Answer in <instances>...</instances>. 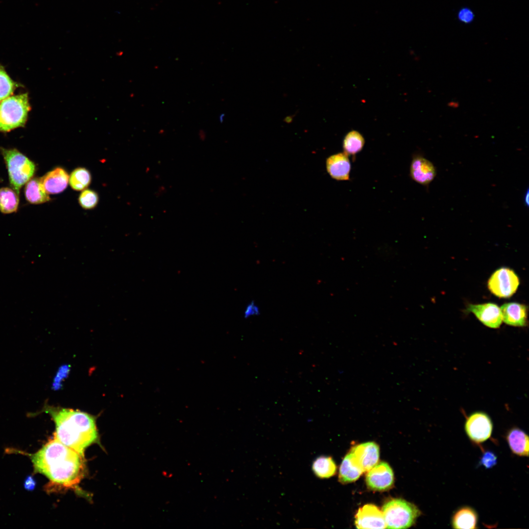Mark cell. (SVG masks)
Segmentation results:
<instances>
[{"mask_svg":"<svg viewBox=\"0 0 529 529\" xmlns=\"http://www.w3.org/2000/svg\"><path fill=\"white\" fill-rule=\"evenodd\" d=\"M364 144V139L359 132L352 130L348 132L343 141L344 153L348 155H354L360 152Z\"/></svg>","mask_w":529,"mask_h":529,"instance_id":"7402d4cb","label":"cell"},{"mask_svg":"<svg viewBox=\"0 0 529 529\" xmlns=\"http://www.w3.org/2000/svg\"><path fill=\"white\" fill-rule=\"evenodd\" d=\"M312 470L319 478H329L336 473L337 466L331 457L320 456L313 461Z\"/></svg>","mask_w":529,"mask_h":529,"instance_id":"ffe728a7","label":"cell"},{"mask_svg":"<svg viewBox=\"0 0 529 529\" xmlns=\"http://www.w3.org/2000/svg\"><path fill=\"white\" fill-rule=\"evenodd\" d=\"M503 321L507 325L524 327L527 323V309L525 305L516 302L504 304L500 308Z\"/></svg>","mask_w":529,"mask_h":529,"instance_id":"9a60e30c","label":"cell"},{"mask_svg":"<svg viewBox=\"0 0 529 529\" xmlns=\"http://www.w3.org/2000/svg\"><path fill=\"white\" fill-rule=\"evenodd\" d=\"M478 516L476 511L469 506L457 509L451 518V526L456 529H477Z\"/></svg>","mask_w":529,"mask_h":529,"instance_id":"e0dca14e","label":"cell"},{"mask_svg":"<svg viewBox=\"0 0 529 529\" xmlns=\"http://www.w3.org/2000/svg\"><path fill=\"white\" fill-rule=\"evenodd\" d=\"M54 421V437L65 446L84 456L87 448L98 441L94 417L79 410L48 407Z\"/></svg>","mask_w":529,"mask_h":529,"instance_id":"7a4b0ae2","label":"cell"},{"mask_svg":"<svg viewBox=\"0 0 529 529\" xmlns=\"http://www.w3.org/2000/svg\"><path fill=\"white\" fill-rule=\"evenodd\" d=\"M464 429L470 440L480 445L491 437L493 424L490 417L486 413L477 411L472 413L467 417Z\"/></svg>","mask_w":529,"mask_h":529,"instance_id":"52a82bcc","label":"cell"},{"mask_svg":"<svg viewBox=\"0 0 529 529\" xmlns=\"http://www.w3.org/2000/svg\"><path fill=\"white\" fill-rule=\"evenodd\" d=\"M6 164L10 185L19 194L21 188L34 175L36 165L16 149L0 148Z\"/></svg>","mask_w":529,"mask_h":529,"instance_id":"3957f363","label":"cell"},{"mask_svg":"<svg viewBox=\"0 0 529 529\" xmlns=\"http://www.w3.org/2000/svg\"><path fill=\"white\" fill-rule=\"evenodd\" d=\"M358 529H385L386 524L382 510L372 504L360 507L355 516Z\"/></svg>","mask_w":529,"mask_h":529,"instance_id":"30bf717a","label":"cell"},{"mask_svg":"<svg viewBox=\"0 0 529 529\" xmlns=\"http://www.w3.org/2000/svg\"><path fill=\"white\" fill-rule=\"evenodd\" d=\"M386 528L407 529L412 526L421 512L414 504L402 499H394L382 507Z\"/></svg>","mask_w":529,"mask_h":529,"instance_id":"5b68a950","label":"cell"},{"mask_svg":"<svg viewBox=\"0 0 529 529\" xmlns=\"http://www.w3.org/2000/svg\"><path fill=\"white\" fill-rule=\"evenodd\" d=\"M70 366L68 365H62L59 368L52 383V388L54 390H58L61 388L62 383L68 376Z\"/></svg>","mask_w":529,"mask_h":529,"instance_id":"4316f807","label":"cell"},{"mask_svg":"<svg viewBox=\"0 0 529 529\" xmlns=\"http://www.w3.org/2000/svg\"><path fill=\"white\" fill-rule=\"evenodd\" d=\"M363 473L362 470L349 452L344 457L340 464L338 480L341 483L344 484L354 482L358 480Z\"/></svg>","mask_w":529,"mask_h":529,"instance_id":"ac0fdd59","label":"cell"},{"mask_svg":"<svg viewBox=\"0 0 529 529\" xmlns=\"http://www.w3.org/2000/svg\"><path fill=\"white\" fill-rule=\"evenodd\" d=\"M350 452L363 472H368L379 461V447L374 442L356 445Z\"/></svg>","mask_w":529,"mask_h":529,"instance_id":"9c48e42d","label":"cell"},{"mask_svg":"<svg viewBox=\"0 0 529 529\" xmlns=\"http://www.w3.org/2000/svg\"><path fill=\"white\" fill-rule=\"evenodd\" d=\"M448 106L452 108H456L458 107V103L457 102L452 101L448 103Z\"/></svg>","mask_w":529,"mask_h":529,"instance_id":"1f68e13d","label":"cell"},{"mask_svg":"<svg viewBox=\"0 0 529 529\" xmlns=\"http://www.w3.org/2000/svg\"><path fill=\"white\" fill-rule=\"evenodd\" d=\"M260 313L258 306L254 301H251L246 306L243 313V317L245 318H248L251 316L258 315Z\"/></svg>","mask_w":529,"mask_h":529,"instance_id":"f1b7e54d","label":"cell"},{"mask_svg":"<svg viewBox=\"0 0 529 529\" xmlns=\"http://www.w3.org/2000/svg\"><path fill=\"white\" fill-rule=\"evenodd\" d=\"M293 116H288V117H286L284 119V121L285 122H286V123H291L292 122V121L293 120Z\"/></svg>","mask_w":529,"mask_h":529,"instance_id":"d6a6232c","label":"cell"},{"mask_svg":"<svg viewBox=\"0 0 529 529\" xmlns=\"http://www.w3.org/2000/svg\"><path fill=\"white\" fill-rule=\"evenodd\" d=\"M467 311L472 313L484 325L491 328H499L502 322L500 308L496 304L487 303L481 304H470Z\"/></svg>","mask_w":529,"mask_h":529,"instance_id":"8fae6325","label":"cell"},{"mask_svg":"<svg viewBox=\"0 0 529 529\" xmlns=\"http://www.w3.org/2000/svg\"><path fill=\"white\" fill-rule=\"evenodd\" d=\"M30 109L28 95L10 96L0 102V131L8 132L25 124Z\"/></svg>","mask_w":529,"mask_h":529,"instance_id":"277c9868","label":"cell"},{"mask_svg":"<svg viewBox=\"0 0 529 529\" xmlns=\"http://www.w3.org/2000/svg\"><path fill=\"white\" fill-rule=\"evenodd\" d=\"M410 175L416 182L427 186L435 178L436 170L431 161L422 156L416 155L411 161Z\"/></svg>","mask_w":529,"mask_h":529,"instance_id":"7c38bea8","label":"cell"},{"mask_svg":"<svg viewBox=\"0 0 529 529\" xmlns=\"http://www.w3.org/2000/svg\"><path fill=\"white\" fill-rule=\"evenodd\" d=\"M69 176L64 168L58 167L40 178L42 186L48 194L62 192L67 187Z\"/></svg>","mask_w":529,"mask_h":529,"instance_id":"4fadbf2b","label":"cell"},{"mask_svg":"<svg viewBox=\"0 0 529 529\" xmlns=\"http://www.w3.org/2000/svg\"><path fill=\"white\" fill-rule=\"evenodd\" d=\"M24 486L25 489L32 490L35 487L36 481L31 476H29L25 480Z\"/></svg>","mask_w":529,"mask_h":529,"instance_id":"f546056e","label":"cell"},{"mask_svg":"<svg viewBox=\"0 0 529 529\" xmlns=\"http://www.w3.org/2000/svg\"><path fill=\"white\" fill-rule=\"evenodd\" d=\"M519 280L511 269L502 267L497 270L488 281V288L493 294L499 298H508L517 290Z\"/></svg>","mask_w":529,"mask_h":529,"instance_id":"8992f818","label":"cell"},{"mask_svg":"<svg viewBox=\"0 0 529 529\" xmlns=\"http://www.w3.org/2000/svg\"><path fill=\"white\" fill-rule=\"evenodd\" d=\"M24 194L26 200L31 204H42L50 200L42 186L40 178H31L26 183Z\"/></svg>","mask_w":529,"mask_h":529,"instance_id":"d6986e66","label":"cell"},{"mask_svg":"<svg viewBox=\"0 0 529 529\" xmlns=\"http://www.w3.org/2000/svg\"><path fill=\"white\" fill-rule=\"evenodd\" d=\"M497 457L491 451H486L482 455L480 460V465L486 469H490L496 465Z\"/></svg>","mask_w":529,"mask_h":529,"instance_id":"484cf974","label":"cell"},{"mask_svg":"<svg viewBox=\"0 0 529 529\" xmlns=\"http://www.w3.org/2000/svg\"><path fill=\"white\" fill-rule=\"evenodd\" d=\"M529 189H528L527 190V191H526V192L525 193V194H524V204H525V206L527 207H528L529 205Z\"/></svg>","mask_w":529,"mask_h":529,"instance_id":"4dcf8cb0","label":"cell"},{"mask_svg":"<svg viewBox=\"0 0 529 529\" xmlns=\"http://www.w3.org/2000/svg\"><path fill=\"white\" fill-rule=\"evenodd\" d=\"M19 85L13 81L2 66H0V101L11 96Z\"/></svg>","mask_w":529,"mask_h":529,"instance_id":"cb8c5ba5","label":"cell"},{"mask_svg":"<svg viewBox=\"0 0 529 529\" xmlns=\"http://www.w3.org/2000/svg\"><path fill=\"white\" fill-rule=\"evenodd\" d=\"M506 440L513 454L519 457H529V436L524 431L518 428L511 429L506 433Z\"/></svg>","mask_w":529,"mask_h":529,"instance_id":"2e32d148","label":"cell"},{"mask_svg":"<svg viewBox=\"0 0 529 529\" xmlns=\"http://www.w3.org/2000/svg\"><path fill=\"white\" fill-rule=\"evenodd\" d=\"M34 471L49 480L47 489H74L84 477V456L54 437L30 455Z\"/></svg>","mask_w":529,"mask_h":529,"instance_id":"6da1fadb","label":"cell"},{"mask_svg":"<svg viewBox=\"0 0 529 529\" xmlns=\"http://www.w3.org/2000/svg\"><path fill=\"white\" fill-rule=\"evenodd\" d=\"M327 170L331 177L337 180H349L351 164L348 155L338 153L327 159Z\"/></svg>","mask_w":529,"mask_h":529,"instance_id":"5bb4252c","label":"cell"},{"mask_svg":"<svg viewBox=\"0 0 529 529\" xmlns=\"http://www.w3.org/2000/svg\"><path fill=\"white\" fill-rule=\"evenodd\" d=\"M98 201V196L97 193L89 189L83 191L78 198L79 204L85 209L94 208L97 205Z\"/></svg>","mask_w":529,"mask_h":529,"instance_id":"d4e9b609","label":"cell"},{"mask_svg":"<svg viewBox=\"0 0 529 529\" xmlns=\"http://www.w3.org/2000/svg\"><path fill=\"white\" fill-rule=\"evenodd\" d=\"M457 17L461 22L465 24H469L474 20L475 15L473 12L470 8L464 7L459 10Z\"/></svg>","mask_w":529,"mask_h":529,"instance_id":"83f0119b","label":"cell"},{"mask_svg":"<svg viewBox=\"0 0 529 529\" xmlns=\"http://www.w3.org/2000/svg\"><path fill=\"white\" fill-rule=\"evenodd\" d=\"M91 181L89 171L84 168H78L71 173L69 182L72 189L75 191H82L88 187Z\"/></svg>","mask_w":529,"mask_h":529,"instance_id":"603a6c76","label":"cell"},{"mask_svg":"<svg viewBox=\"0 0 529 529\" xmlns=\"http://www.w3.org/2000/svg\"><path fill=\"white\" fill-rule=\"evenodd\" d=\"M366 475V483L371 490L385 491L390 488L394 481L392 470L385 462H378Z\"/></svg>","mask_w":529,"mask_h":529,"instance_id":"ba28073f","label":"cell"},{"mask_svg":"<svg viewBox=\"0 0 529 529\" xmlns=\"http://www.w3.org/2000/svg\"><path fill=\"white\" fill-rule=\"evenodd\" d=\"M19 194L13 189H0V211L3 214L16 212L19 206Z\"/></svg>","mask_w":529,"mask_h":529,"instance_id":"44dd1931","label":"cell"}]
</instances>
